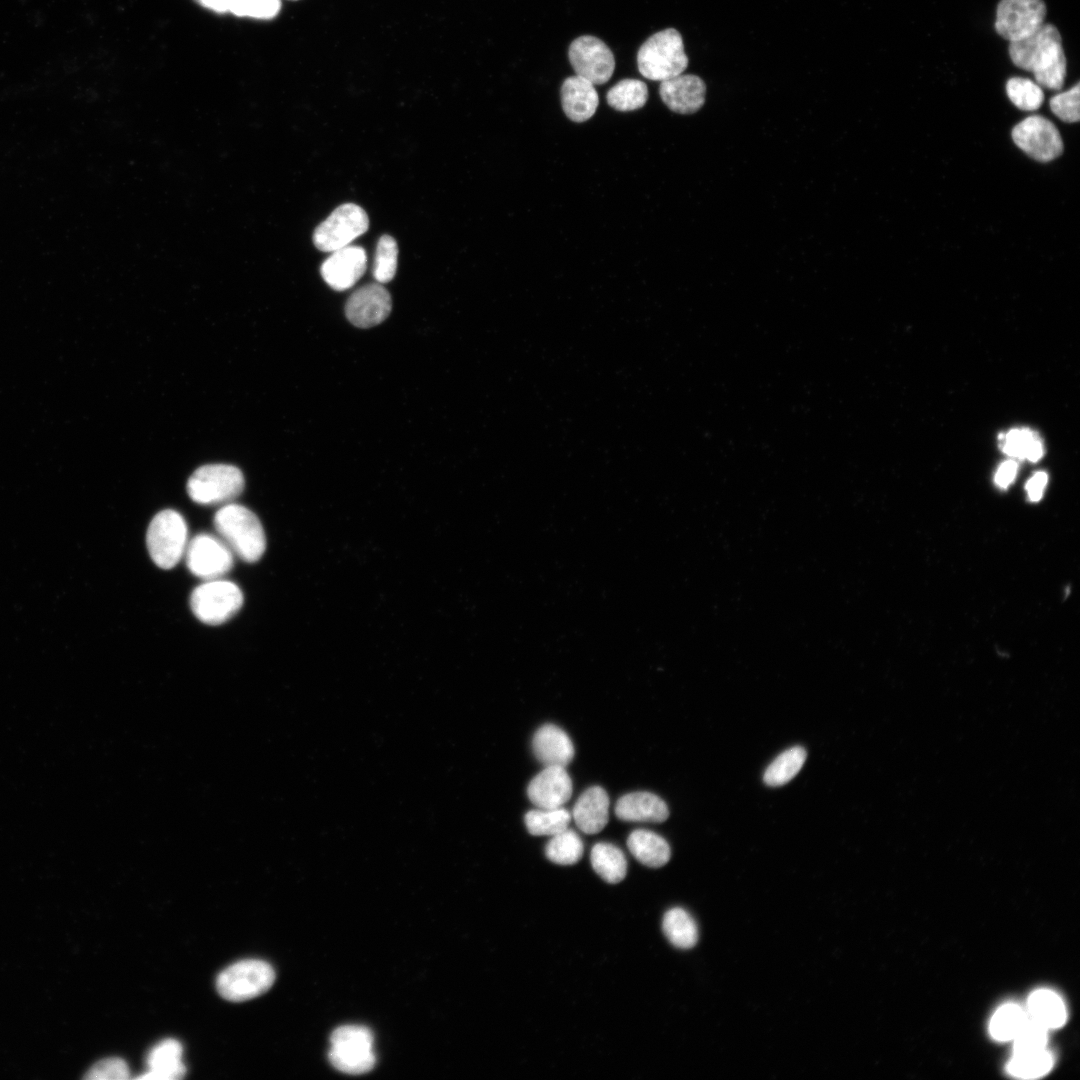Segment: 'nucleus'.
I'll return each instance as SVG.
<instances>
[{
  "instance_id": "8",
  "label": "nucleus",
  "mask_w": 1080,
  "mask_h": 1080,
  "mask_svg": "<svg viewBox=\"0 0 1080 1080\" xmlns=\"http://www.w3.org/2000/svg\"><path fill=\"white\" fill-rule=\"evenodd\" d=\"M368 227V215L363 208L353 203L342 204L316 227L313 242L320 251L333 252L350 245Z\"/></svg>"
},
{
  "instance_id": "40",
  "label": "nucleus",
  "mask_w": 1080,
  "mask_h": 1080,
  "mask_svg": "<svg viewBox=\"0 0 1080 1080\" xmlns=\"http://www.w3.org/2000/svg\"><path fill=\"white\" fill-rule=\"evenodd\" d=\"M130 1077L127 1063L118 1057H111L95 1063L84 1076L88 1080H126Z\"/></svg>"
},
{
  "instance_id": "35",
  "label": "nucleus",
  "mask_w": 1080,
  "mask_h": 1080,
  "mask_svg": "<svg viewBox=\"0 0 1080 1080\" xmlns=\"http://www.w3.org/2000/svg\"><path fill=\"white\" fill-rule=\"evenodd\" d=\"M398 246L396 240L390 235L379 238L373 264V276L380 283L391 281L397 270Z\"/></svg>"
},
{
  "instance_id": "16",
  "label": "nucleus",
  "mask_w": 1080,
  "mask_h": 1080,
  "mask_svg": "<svg viewBox=\"0 0 1080 1080\" xmlns=\"http://www.w3.org/2000/svg\"><path fill=\"white\" fill-rule=\"evenodd\" d=\"M705 92V83L693 74H680L661 81L659 86V94L664 104L679 114L698 111L705 102Z\"/></svg>"
},
{
  "instance_id": "30",
  "label": "nucleus",
  "mask_w": 1080,
  "mask_h": 1080,
  "mask_svg": "<svg viewBox=\"0 0 1080 1080\" xmlns=\"http://www.w3.org/2000/svg\"><path fill=\"white\" fill-rule=\"evenodd\" d=\"M583 849L580 836L572 829L566 828L551 836L545 847V855L553 863L572 865L581 859Z\"/></svg>"
},
{
  "instance_id": "34",
  "label": "nucleus",
  "mask_w": 1080,
  "mask_h": 1080,
  "mask_svg": "<svg viewBox=\"0 0 1080 1080\" xmlns=\"http://www.w3.org/2000/svg\"><path fill=\"white\" fill-rule=\"evenodd\" d=\"M1006 93L1010 101L1020 110L1035 111L1044 101V93L1035 81L1023 77H1012L1006 82Z\"/></svg>"
},
{
  "instance_id": "4",
  "label": "nucleus",
  "mask_w": 1080,
  "mask_h": 1080,
  "mask_svg": "<svg viewBox=\"0 0 1080 1080\" xmlns=\"http://www.w3.org/2000/svg\"><path fill=\"white\" fill-rule=\"evenodd\" d=\"M245 485L241 470L227 464L199 467L187 481L191 500L202 505L228 504L237 498Z\"/></svg>"
},
{
  "instance_id": "10",
  "label": "nucleus",
  "mask_w": 1080,
  "mask_h": 1080,
  "mask_svg": "<svg viewBox=\"0 0 1080 1080\" xmlns=\"http://www.w3.org/2000/svg\"><path fill=\"white\" fill-rule=\"evenodd\" d=\"M184 554L190 572L206 581L219 579L233 566L231 549L221 538L207 533L193 537Z\"/></svg>"
},
{
  "instance_id": "13",
  "label": "nucleus",
  "mask_w": 1080,
  "mask_h": 1080,
  "mask_svg": "<svg viewBox=\"0 0 1080 1080\" xmlns=\"http://www.w3.org/2000/svg\"><path fill=\"white\" fill-rule=\"evenodd\" d=\"M389 292L380 283H370L355 290L346 302L348 320L360 328H369L384 321L391 312Z\"/></svg>"
},
{
  "instance_id": "43",
  "label": "nucleus",
  "mask_w": 1080,
  "mask_h": 1080,
  "mask_svg": "<svg viewBox=\"0 0 1080 1080\" xmlns=\"http://www.w3.org/2000/svg\"><path fill=\"white\" fill-rule=\"evenodd\" d=\"M204 7L216 12L229 11L230 0H198Z\"/></svg>"
},
{
  "instance_id": "17",
  "label": "nucleus",
  "mask_w": 1080,
  "mask_h": 1080,
  "mask_svg": "<svg viewBox=\"0 0 1080 1080\" xmlns=\"http://www.w3.org/2000/svg\"><path fill=\"white\" fill-rule=\"evenodd\" d=\"M532 749L544 766L566 767L574 757V746L570 737L554 724H544L535 732Z\"/></svg>"
},
{
  "instance_id": "12",
  "label": "nucleus",
  "mask_w": 1080,
  "mask_h": 1080,
  "mask_svg": "<svg viewBox=\"0 0 1080 1080\" xmlns=\"http://www.w3.org/2000/svg\"><path fill=\"white\" fill-rule=\"evenodd\" d=\"M1014 143L1027 155L1040 162L1051 161L1063 152V141L1056 126L1048 119L1032 115L1012 130Z\"/></svg>"
},
{
  "instance_id": "23",
  "label": "nucleus",
  "mask_w": 1080,
  "mask_h": 1080,
  "mask_svg": "<svg viewBox=\"0 0 1080 1080\" xmlns=\"http://www.w3.org/2000/svg\"><path fill=\"white\" fill-rule=\"evenodd\" d=\"M1027 1015L1045 1028L1052 1029L1064 1024L1066 1009L1062 999L1056 993L1041 989L1030 996Z\"/></svg>"
},
{
  "instance_id": "5",
  "label": "nucleus",
  "mask_w": 1080,
  "mask_h": 1080,
  "mask_svg": "<svg viewBox=\"0 0 1080 1080\" xmlns=\"http://www.w3.org/2000/svg\"><path fill=\"white\" fill-rule=\"evenodd\" d=\"M188 529L183 516L172 509L158 512L151 520L146 544L153 562L162 569L173 568L183 557Z\"/></svg>"
},
{
  "instance_id": "22",
  "label": "nucleus",
  "mask_w": 1080,
  "mask_h": 1080,
  "mask_svg": "<svg viewBox=\"0 0 1080 1080\" xmlns=\"http://www.w3.org/2000/svg\"><path fill=\"white\" fill-rule=\"evenodd\" d=\"M627 846L631 854L643 865L651 868L664 866L671 857V849L668 842L657 833L636 829L627 838Z\"/></svg>"
},
{
  "instance_id": "39",
  "label": "nucleus",
  "mask_w": 1080,
  "mask_h": 1080,
  "mask_svg": "<svg viewBox=\"0 0 1080 1080\" xmlns=\"http://www.w3.org/2000/svg\"><path fill=\"white\" fill-rule=\"evenodd\" d=\"M1079 82L1069 90L1053 96L1050 101V109L1062 121L1067 123L1078 122L1079 111Z\"/></svg>"
},
{
  "instance_id": "7",
  "label": "nucleus",
  "mask_w": 1080,
  "mask_h": 1080,
  "mask_svg": "<svg viewBox=\"0 0 1080 1080\" xmlns=\"http://www.w3.org/2000/svg\"><path fill=\"white\" fill-rule=\"evenodd\" d=\"M243 593L233 582L207 580L191 593L190 606L203 623L219 625L231 619L242 607Z\"/></svg>"
},
{
  "instance_id": "28",
  "label": "nucleus",
  "mask_w": 1080,
  "mask_h": 1080,
  "mask_svg": "<svg viewBox=\"0 0 1080 1080\" xmlns=\"http://www.w3.org/2000/svg\"><path fill=\"white\" fill-rule=\"evenodd\" d=\"M606 100L615 110L633 111L646 104L648 88L641 80L623 79L609 89Z\"/></svg>"
},
{
  "instance_id": "11",
  "label": "nucleus",
  "mask_w": 1080,
  "mask_h": 1080,
  "mask_svg": "<svg viewBox=\"0 0 1080 1080\" xmlns=\"http://www.w3.org/2000/svg\"><path fill=\"white\" fill-rule=\"evenodd\" d=\"M569 61L576 75L593 85L606 83L615 69V59L610 48L599 38L584 35L572 41L568 51Z\"/></svg>"
},
{
  "instance_id": "27",
  "label": "nucleus",
  "mask_w": 1080,
  "mask_h": 1080,
  "mask_svg": "<svg viewBox=\"0 0 1080 1080\" xmlns=\"http://www.w3.org/2000/svg\"><path fill=\"white\" fill-rule=\"evenodd\" d=\"M1001 449L1009 456L1038 461L1043 455L1040 437L1028 428L1012 429L1001 437Z\"/></svg>"
},
{
  "instance_id": "42",
  "label": "nucleus",
  "mask_w": 1080,
  "mask_h": 1080,
  "mask_svg": "<svg viewBox=\"0 0 1080 1080\" xmlns=\"http://www.w3.org/2000/svg\"><path fill=\"white\" fill-rule=\"evenodd\" d=\"M1048 481V476L1045 472L1039 471L1035 473L1027 482L1026 490L1028 497L1031 501H1039L1043 495V491Z\"/></svg>"
},
{
  "instance_id": "15",
  "label": "nucleus",
  "mask_w": 1080,
  "mask_h": 1080,
  "mask_svg": "<svg viewBox=\"0 0 1080 1080\" xmlns=\"http://www.w3.org/2000/svg\"><path fill=\"white\" fill-rule=\"evenodd\" d=\"M572 780L565 767L545 766L529 783L527 795L537 808H560L572 795Z\"/></svg>"
},
{
  "instance_id": "21",
  "label": "nucleus",
  "mask_w": 1080,
  "mask_h": 1080,
  "mask_svg": "<svg viewBox=\"0 0 1080 1080\" xmlns=\"http://www.w3.org/2000/svg\"><path fill=\"white\" fill-rule=\"evenodd\" d=\"M608 813L609 797L606 791L600 786H592L579 796L572 816L579 830L596 834L606 826Z\"/></svg>"
},
{
  "instance_id": "3",
  "label": "nucleus",
  "mask_w": 1080,
  "mask_h": 1080,
  "mask_svg": "<svg viewBox=\"0 0 1080 1080\" xmlns=\"http://www.w3.org/2000/svg\"><path fill=\"white\" fill-rule=\"evenodd\" d=\"M637 65L641 75L653 81L682 74L688 66V57L680 33L668 28L650 36L638 50Z\"/></svg>"
},
{
  "instance_id": "26",
  "label": "nucleus",
  "mask_w": 1080,
  "mask_h": 1080,
  "mask_svg": "<svg viewBox=\"0 0 1080 1080\" xmlns=\"http://www.w3.org/2000/svg\"><path fill=\"white\" fill-rule=\"evenodd\" d=\"M806 756V750L801 746L791 747L779 754L764 772L765 784L778 787L788 783L801 770Z\"/></svg>"
},
{
  "instance_id": "2",
  "label": "nucleus",
  "mask_w": 1080,
  "mask_h": 1080,
  "mask_svg": "<svg viewBox=\"0 0 1080 1080\" xmlns=\"http://www.w3.org/2000/svg\"><path fill=\"white\" fill-rule=\"evenodd\" d=\"M214 527L231 551L243 561L253 563L264 554L266 538L262 524L245 506L223 505L215 513Z\"/></svg>"
},
{
  "instance_id": "25",
  "label": "nucleus",
  "mask_w": 1080,
  "mask_h": 1080,
  "mask_svg": "<svg viewBox=\"0 0 1080 1080\" xmlns=\"http://www.w3.org/2000/svg\"><path fill=\"white\" fill-rule=\"evenodd\" d=\"M662 929L668 941L677 948L690 949L697 943L696 922L683 908L668 910L663 917Z\"/></svg>"
},
{
  "instance_id": "6",
  "label": "nucleus",
  "mask_w": 1080,
  "mask_h": 1080,
  "mask_svg": "<svg viewBox=\"0 0 1080 1080\" xmlns=\"http://www.w3.org/2000/svg\"><path fill=\"white\" fill-rule=\"evenodd\" d=\"M274 981L275 972L269 963L245 959L224 969L217 977L216 987L224 999L242 1002L264 994Z\"/></svg>"
},
{
  "instance_id": "14",
  "label": "nucleus",
  "mask_w": 1080,
  "mask_h": 1080,
  "mask_svg": "<svg viewBox=\"0 0 1080 1080\" xmlns=\"http://www.w3.org/2000/svg\"><path fill=\"white\" fill-rule=\"evenodd\" d=\"M366 266L365 250L359 246L348 245L333 251L322 263L320 271L331 288L342 291L352 287L362 277Z\"/></svg>"
},
{
  "instance_id": "44",
  "label": "nucleus",
  "mask_w": 1080,
  "mask_h": 1080,
  "mask_svg": "<svg viewBox=\"0 0 1080 1080\" xmlns=\"http://www.w3.org/2000/svg\"><path fill=\"white\" fill-rule=\"evenodd\" d=\"M290 1H298V0H290Z\"/></svg>"
},
{
  "instance_id": "36",
  "label": "nucleus",
  "mask_w": 1080,
  "mask_h": 1080,
  "mask_svg": "<svg viewBox=\"0 0 1080 1080\" xmlns=\"http://www.w3.org/2000/svg\"><path fill=\"white\" fill-rule=\"evenodd\" d=\"M1047 1030V1028L1028 1017L1013 1038L1014 1053H1027L1045 1049Z\"/></svg>"
},
{
  "instance_id": "41",
  "label": "nucleus",
  "mask_w": 1080,
  "mask_h": 1080,
  "mask_svg": "<svg viewBox=\"0 0 1080 1080\" xmlns=\"http://www.w3.org/2000/svg\"><path fill=\"white\" fill-rule=\"evenodd\" d=\"M1017 469L1018 465L1015 461L1007 460L1003 462L996 471L995 483L1001 488L1008 487L1013 482Z\"/></svg>"
},
{
  "instance_id": "37",
  "label": "nucleus",
  "mask_w": 1080,
  "mask_h": 1080,
  "mask_svg": "<svg viewBox=\"0 0 1080 1080\" xmlns=\"http://www.w3.org/2000/svg\"><path fill=\"white\" fill-rule=\"evenodd\" d=\"M372 1032L363 1026L346 1025L334 1030L330 1037L331 1047L372 1049Z\"/></svg>"
},
{
  "instance_id": "20",
  "label": "nucleus",
  "mask_w": 1080,
  "mask_h": 1080,
  "mask_svg": "<svg viewBox=\"0 0 1080 1080\" xmlns=\"http://www.w3.org/2000/svg\"><path fill=\"white\" fill-rule=\"evenodd\" d=\"M616 816L627 822H664L669 816L668 806L659 796L646 791L631 792L619 798L615 805Z\"/></svg>"
},
{
  "instance_id": "33",
  "label": "nucleus",
  "mask_w": 1080,
  "mask_h": 1080,
  "mask_svg": "<svg viewBox=\"0 0 1080 1080\" xmlns=\"http://www.w3.org/2000/svg\"><path fill=\"white\" fill-rule=\"evenodd\" d=\"M1053 1065L1051 1054L1046 1050L1014 1053L1008 1063V1072L1019 1078H1037L1046 1074Z\"/></svg>"
},
{
  "instance_id": "19",
  "label": "nucleus",
  "mask_w": 1080,
  "mask_h": 1080,
  "mask_svg": "<svg viewBox=\"0 0 1080 1080\" xmlns=\"http://www.w3.org/2000/svg\"><path fill=\"white\" fill-rule=\"evenodd\" d=\"M561 103L566 116L580 123L595 114L599 97L590 81L575 75L564 80L561 86Z\"/></svg>"
},
{
  "instance_id": "32",
  "label": "nucleus",
  "mask_w": 1080,
  "mask_h": 1080,
  "mask_svg": "<svg viewBox=\"0 0 1080 1080\" xmlns=\"http://www.w3.org/2000/svg\"><path fill=\"white\" fill-rule=\"evenodd\" d=\"M1028 1018L1027 1013L1016 1004L1000 1007L992 1016L989 1030L992 1037L999 1041L1013 1039Z\"/></svg>"
},
{
  "instance_id": "29",
  "label": "nucleus",
  "mask_w": 1080,
  "mask_h": 1080,
  "mask_svg": "<svg viewBox=\"0 0 1080 1080\" xmlns=\"http://www.w3.org/2000/svg\"><path fill=\"white\" fill-rule=\"evenodd\" d=\"M571 820L570 813L560 808H538L525 814L524 822L531 835H555L566 828Z\"/></svg>"
},
{
  "instance_id": "38",
  "label": "nucleus",
  "mask_w": 1080,
  "mask_h": 1080,
  "mask_svg": "<svg viewBox=\"0 0 1080 1080\" xmlns=\"http://www.w3.org/2000/svg\"><path fill=\"white\" fill-rule=\"evenodd\" d=\"M281 9V0H230L229 11L239 17L272 19Z\"/></svg>"
},
{
  "instance_id": "31",
  "label": "nucleus",
  "mask_w": 1080,
  "mask_h": 1080,
  "mask_svg": "<svg viewBox=\"0 0 1080 1080\" xmlns=\"http://www.w3.org/2000/svg\"><path fill=\"white\" fill-rule=\"evenodd\" d=\"M328 1056L337 1070L352 1075L369 1072L376 1062L372 1049L331 1047Z\"/></svg>"
},
{
  "instance_id": "18",
  "label": "nucleus",
  "mask_w": 1080,
  "mask_h": 1080,
  "mask_svg": "<svg viewBox=\"0 0 1080 1080\" xmlns=\"http://www.w3.org/2000/svg\"><path fill=\"white\" fill-rule=\"evenodd\" d=\"M183 1047L181 1043L172 1038L164 1039L151 1048L146 1057L147 1072L137 1079L143 1080H176L186 1074V1067L182 1061Z\"/></svg>"
},
{
  "instance_id": "24",
  "label": "nucleus",
  "mask_w": 1080,
  "mask_h": 1080,
  "mask_svg": "<svg viewBox=\"0 0 1080 1080\" xmlns=\"http://www.w3.org/2000/svg\"><path fill=\"white\" fill-rule=\"evenodd\" d=\"M590 860L595 872L610 884L619 883L626 876L627 860L621 849L611 843H596Z\"/></svg>"
},
{
  "instance_id": "1",
  "label": "nucleus",
  "mask_w": 1080,
  "mask_h": 1080,
  "mask_svg": "<svg viewBox=\"0 0 1080 1080\" xmlns=\"http://www.w3.org/2000/svg\"><path fill=\"white\" fill-rule=\"evenodd\" d=\"M1008 52L1013 64L1032 72L1040 87L1050 90L1062 88L1067 61L1061 35L1053 24L1044 23L1031 36L1009 42Z\"/></svg>"
},
{
  "instance_id": "9",
  "label": "nucleus",
  "mask_w": 1080,
  "mask_h": 1080,
  "mask_svg": "<svg viewBox=\"0 0 1080 1080\" xmlns=\"http://www.w3.org/2000/svg\"><path fill=\"white\" fill-rule=\"evenodd\" d=\"M1046 13L1043 0H1000L995 30L1009 42H1016L1034 34L1044 24Z\"/></svg>"
}]
</instances>
